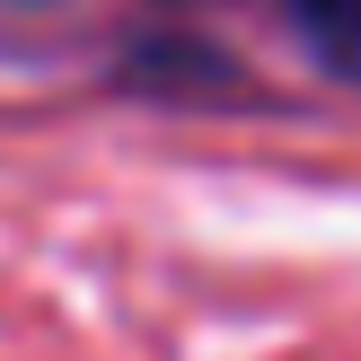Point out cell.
Wrapping results in <instances>:
<instances>
[{
	"label": "cell",
	"instance_id": "obj_1",
	"mask_svg": "<svg viewBox=\"0 0 361 361\" xmlns=\"http://www.w3.org/2000/svg\"><path fill=\"white\" fill-rule=\"evenodd\" d=\"M300 27L344 80H361V0H300Z\"/></svg>",
	"mask_w": 361,
	"mask_h": 361
}]
</instances>
